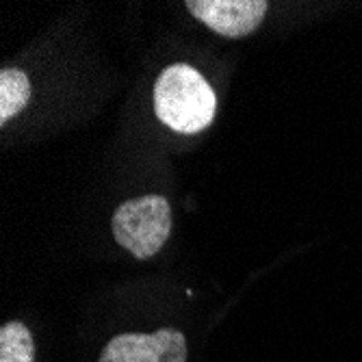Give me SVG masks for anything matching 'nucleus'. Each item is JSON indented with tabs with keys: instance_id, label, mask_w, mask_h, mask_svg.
Listing matches in <instances>:
<instances>
[{
	"instance_id": "f257e3e1",
	"label": "nucleus",
	"mask_w": 362,
	"mask_h": 362,
	"mask_svg": "<svg viewBox=\"0 0 362 362\" xmlns=\"http://www.w3.org/2000/svg\"><path fill=\"white\" fill-rule=\"evenodd\" d=\"M215 93L204 76L191 65L168 68L154 87V111L176 133H200L215 117Z\"/></svg>"
},
{
	"instance_id": "f03ea898",
	"label": "nucleus",
	"mask_w": 362,
	"mask_h": 362,
	"mask_svg": "<svg viewBox=\"0 0 362 362\" xmlns=\"http://www.w3.org/2000/svg\"><path fill=\"white\" fill-rule=\"evenodd\" d=\"M172 233V211L165 197L146 195L124 202L113 215V235L137 258L154 256Z\"/></svg>"
},
{
	"instance_id": "7ed1b4c3",
	"label": "nucleus",
	"mask_w": 362,
	"mask_h": 362,
	"mask_svg": "<svg viewBox=\"0 0 362 362\" xmlns=\"http://www.w3.org/2000/svg\"><path fill=\"white\" fill-rule=\"evenodd\" d=\"M98 362H187V341L170 327L154 334H119Z\"/></svg>"
},
{
	"instance_id": "20e7f679",
	"label": "nucleus",
	"mask_w": 362,
	"mask_h": 362,
	"mask_svg": "<svg viewBox=\"0 0 362 362\" xmlns=\"http://www.w3.org/2000/svg\"><path fill=\"white\" fill-rule=\"evenodd\" d=\"M187 9L223 37H245L265 18V0H189Z\"/></svg>"
},
{
	"instance_id": "39448f33",
	"label": "nucleus",
	"mask_w": 362,
	"mask_h": 362,
	"mask_svg": "<svg viewBox=\"0 0 362 362\" xmlns=\"http://www.w3.org/2000/svg\"><path fill=\"white\" fill-rule=\"evenodd\" d=\"M30 100V83L20 70H3L0 74V122L16 117Z\"/></svg>"
},
{
	"instance_id": "423d86ee",
	"label": "nucleus",
	"mask_w": 362,
	"mask_h": 362,
	"mask_svg": "<svg viewBox=\"0 0 362 362\" xmlns=\"http://www.w3.org/2000/svg\"><path fill=\"white\" fill-rule=\"evenodd\" d=\"M0 362H35V343L20 321H9L0 330Z\"/></svg>"
}]
</instances>
